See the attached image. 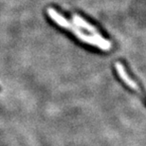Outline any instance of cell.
Segmentation results:
<instances>
[{
	"mask_svg": "<svg viewBox=\"0 0 146 146\" xmlns=\"http://www.w3.org/2000/svg\"><path fill=\"white\" fill-rule=\"evenodd\" d=\"M115 68H116L117 73H118V75L119 76V78H121V80L130 87V88H132L133 90H135V91L141 92V89H139V86L129 77V75L127 74V72H126V70H125L124 66L121 63L117 62L116 65H115Z\"/></svg>",
	"mask_w": 146,
	"mask_h": 146,
	"instance_id": "3",
	"label": "cell"
},
{
	"mask_svg": "<svg viewBox=\"0 0 146 146\" xmlns=\"http://www.w3.org/2000/svg\"><path fill=\"white\" fill-rule=\"evenodd\" d=\"M48 13L49 17H50V18L53 20L56 24L61 26V27L66 29V30L71 31L72 33L74 34L76 37H78L81 41H83V42H86V43L89 44V45H92V46H99V48L104 49V50H109V49L111 48V44H110L109 41L106 40V41H104V42H103V41L96 39V38L93 37V36H88V35H86V34H84L83 31L79 30V29L77 28V26L69 23L65 17H64L63 15H61L59 13H57L54 9L48 8Z\"/></svg>",
	"mask_w": 146,
	"mask_h": 146,
	"instance_id": "1",
	"label": "cell"
},
{
	"mask_svg": "<svg viewBox=\"0 0 146 146\" xmlns=\"http://www.w3.org/2000/svg\"><path fill=\"white\" fill-rule=\"evenodd\" d=\"M72 20H73V22H74V24L76 26H79V27L83 28V29H84V30H86L87 31H89V33L93 35V37H95L96 39L103 41V42L106 41V39H104V38L102 37L101 34L99 33V31L96 30L92 25H90L89 23H87L86 20L82 18L81 16H79L78 14H73Z\"/></svg>",
	"mask_w": 146,
	"mask_h": 146,
	"instance_id": "2",
	"label": "cell"
}]
</instances>
